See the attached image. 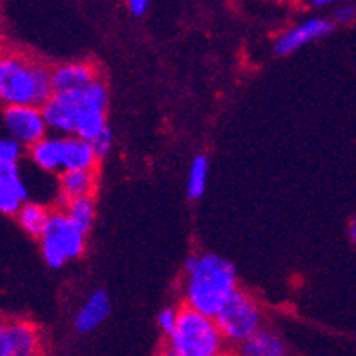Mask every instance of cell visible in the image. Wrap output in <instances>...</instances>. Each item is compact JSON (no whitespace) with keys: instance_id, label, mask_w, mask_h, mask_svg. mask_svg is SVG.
<instances>
[{"instance_id":"1","label":"cell","mask_w":356,"mask_h":356,"mask_svg":"<svg viewBox=\"0 0 356 356\" xmlns=\"http://www.w3.org/2000/svg\"><path fill=\"white\" fill-rule=\"evenodd\" d=\"M108 88L102 80L97 79L82 88L55 91L44 102L42 111L49 131L93 140L108 127Z\"/></svg>"},{"instance_id":"2","label":"cell","mask_w":356,"mask_h":356,"mask_svg":"<svg viewBox=\"0 0 356 356\" xmlns=\"http://www.w3.org/2000/svg\"><path fill=\"white\" fill-rule=\"evenodd\" d=\"M53 95L51 67L11 47H0V106H40Z\"/></svg>"},{"instance_id":"3","label":"cell","mask_w":356,"mask_h":356,"mask_svg":"<svg viewBox=\"0 0 356 356\" xmlns=\"http://www.w3.org/2000/svg\"><path fill=\"white\" fill-rule=\"evenodd\" d=\"M186 304L213 316L220 313L236 287L234 266L218 254L189 257L186 262Z\"/></svg>"},{"instance_id":"4","label":"cell","mask_w":356,"mask_h":356,"mask_svg":"<svg viewBox=\"0 0 356 356\" xmlns=\"http://www.w3.org/2000/svg\"><path fill=\"white\" fill-rule=\"evenodd\" d=\"M224 343L216 320L186 305L178 311L175 331L165 337V353L173 356H216L222 353Z\"/></svg>"},{"instance_id":"5","label":"cell","mask_w":356,"mask_h":356,"mask_svg":"<svg viewBox=\"0 0 356 356\" xmlns=\"http://www.w3.org/2000/svg\"><path fill=\"white\" fill-rule=\"evenodd\" d=\"M86 231L71 220L66 211H51L47 227L40 236V251L46 264L60 269L67 260L82 257L86 249Z\"/></svg>"},{"instance_id":"6","label":"cell","mask_w":356,"mask_h":356,"mask_svg":"<svg viewBox=\"0 0 356 356\" xmlns=\"http://www.w3.org/2000/svg\"><path fill=\"white\" fill-rule=\"evenodd\" d=\"M224 342L240 346L262 329V311L244 291L236 289L229 302L215 316Z\"/></svg>"},{"instance_id":"7","label":"cell","mask_w":356,"mask_h":356,"mask_svg":"<svg viewBox=\"0 0 356 356\" xmlns=\"http://www.w3.org/2000/svg\"><path fill=\"white\" fill-rule=\"evenodd\" d=\"M2 124L8 136L22 147H31L49 131L40 106H8L2 109Z\"/></svg>"},{"instance_id":"8","label":"cell","mask_w":356,"mask_h":356,"mask_svg":"<svg viewBox=\"0 0 356 356\" xmlns=\"http://www.w3.org/2000/svg\"><path fill=\"white\" fill-rule=\"evenodd\" d=\"M334 24L327 19H320V17H314V19H307L304 22L296 24L295 28L287 29L286 33H282L275 42V51L277 55H291L295 53L296 49H300L305 44L314 42L318 38L325 37L333 31Z\"/></svg>"},{"instance_id":"9","label":"cell","mask_w":356,"mask_h":356,"mask_svg":"<svg viewBox=\"0 0 356 356\" xmlns=\"http://www.w3.org/2000/svg\"><path fill=\"white\" fill-rule=\"evenodd\" d=\"M42 351V337L37 325L28 320H8L10 356H35Z\"/></svg>"},{"instance_id":"10","label":"cell","mask_w":356,"mask_h":356,"mask_svg":"<svg viewBox=\"0 0 356 356\" xmlns=\"http://www.w3.org/2000/svg\"><path fill=\"white\" fill-rule=\"evenodd\" d=\"M64 147L66 136H44L29 147V159L33 164L47 173H62L64 171Z\"/></svg>"},{"instance_id":"11","label":"cell","mask_w":356,"mask_h":356,"mask_svg":"<svg viewBox=\"0 0 356 356\" xmlns=\"http://www.w3.org/2000/svg\"><path fill=\"white\" fill-rule=\"evenodd\" d=\"M99 79L97 67L89 62H67L51 70L53 93L66 91V89L82 88Z\"/></svg>"},{"instance_id":"12","label":"cell","mask_w":356,"mask_h":356,"mask_svg":"<svg viewBox=\"0 0 356 356\" xmlns=\"http://www.w3.org/2000/svg\"><path fill=\"white\" fill-rule=\"evenodd\" d=\"M111 313V300L106 291H95L89 296L86 304L80 307L79 314L75 316V329L79 333L88 334L93 333L95 329H99Z\"/></svg>"},{"instance_id":"13","label":"cell","mask_w":356,"mask_h":356,"mask_svg":"<svg viewBox=\"0 0 356 356\" xmlns=\"http://www.w3.org/2000/svg\"><path fill=\"white\" fill-rule=\"evenodd\" d=\"M95 188V169H66L60 173V195L64 202L79 197H93Z\"/></svg>"},{"instance_id":"14","label":"cell","mask_w":356,"mask_h":356,"mask_svg":"<svg viewBox=\"0 0 356 356\" xmlns=\"http://www.w3.org/2000/svg\"><path fill=\"white\" fill-rule=\"evenodd\" d=\"M66 136V135H64ZM100 156L97 155L91 140L80 138V136H66V147H64V171L66 169H95Z\"/></svg>"},{"instance_id":"15","label":"cell","mask_w":356,"mask_h":356,"mask_svg":"<svg viewBox=\"0 0 356 356\" xmlns=\"http://www.w3.org/2000/svg\"><path fill=\"white\" fill-rule=\"evenodd\" d=\"M240 353L244 356H284L287 349L280 338L271 331H257L244 343H240Z\"/></svg>"},{"instance_id":"16","label":"cell","mask_w":356,"mask_h":356,"mask_svg":"<svg viewBox=\"0 0 356 356\" xmlns=\"http://www.w3.org/2000/svg\"><path fill=\"white\" fill-rule=\"evenodd\" d=\"M15 216H17V222H19V225L26 231V233L40 238L44 234V231H46L51 211H47L46 207L40 206V204L24 202L22 207H20L19 213Z\"/></svg>"},{"instance_id":"17","label":"cell","mask_w":356,"mask_h":356,"mask_svg":"<svg viewBox=\"0 0 356 356\" xmlns=\"http://www.w3.org/2000/svg\"><path fill=\"white\" fill-rule=\"evenodd\" d=\"M64 204H66V207H64L66 215L79 225L80 229L89 233V229H91V225L95 222L93 197L71 198V200H66Z\"/></svg>"},{"instance_id":"18","label":"cell","mask_w":356,"mask_h":356,"mask_svg":"<svg viewBox=\"0 0 356 356\" xmlns=\"http://www.w3.org/2000/svg\"><path fill=\"white\" fill-rule=\"evenodd\" d=\"M207 171H209V160L204 155L195 156L188 175V197L191 200H198L206 191Z\"/></svg>"},{"instance_id":"19","label":"cell","mask_w":356,"mask_h":356,"mask_svg":"<svg viewBox=\"0 0 356 356\" xmlns=\"http://www.w3.org/2000/svg\"><path fill=\"white\" fill-rule=\"evenodd\" d=\"M26 200L28 198L24 197L19 189H15L11 184L0 178V213L2 215H17Z\"/></svg>"},{"instance_id":"20","label":"cell","mask_w":356,"mask_h":356,"mask_svg":"<svg viewBox=\"0 0 356 356\" xmlns=\"http://www.w3.org/2000/svg\"><path fill=\"white\" fill-rule=\"evenodd\" d=\"M22 155V145L11 136H0V162L6 160H19Z\"/></svg>"},{"instance_id":"21","label":"cell","mask_w":356,"mask_h":356,"mask_svg":"<svg viewBox=\"0 0 356 356\" xmlns=\"http://www.w3.org/2000/svg\"><path fill=\"white\" fill-rule=\"evenodd\" d=\"M91 144H93L95 151H97V155L102 159V156L109 155V151H111L113 147V133L109 127H106L102 133H99V135L95 136L93 140H91Z\"/></svg>"},{"instance_id":"22","label":"cell","mask_w":356,"mask_h":356,"mask_svg":"<svg viewBox=\"0 0 356 356\" xmlns=\"http://www.w3.org/2000/svg\"><path fill=\"white\" fill-rule=\"evenodd\" d=\"M177 322H178V311L171 309V307H169V309L160 311L159 318H156L160 331H162L165 337H169V334L173 333L175 327H177Z\"/></svg>"},{"instance_id":"23","label":"cell","mask_w":356,"mask_h":356,"mask_svg":"<svg viewBox=\"0 0 356 356\" xmlns=\"http://www.w3.org/2000/svg\"><path fill=\"white\" fill-rule=\"evenodd\" d=\"M334 22L338 24H351L356 20V6L355 4H343L334 10L333 15Z\"/></svg>"},{"instance_id":"24","label":"cell","mask_w":356,"mask_h":356,"mask_svg":"<svg viewBox=\"0 0 356 356\" xmlns=\"http://www.w3.org/2000/svg\"><path fill=\"white\" fill-rule=\"evenodd\" d=\"M0 356H10L8 353V320L0 316Z\"/></svg>"},{"instance_id":"25","label":"cell","mask_w":356,"mask_h":356,"mask_svg":"<svg viewBox=\"0 0 356 356\" xmlns=\"http://www.w3.org/2000/svg\"><path fill=\"white\" fill-rule=\"evenodd\" d=\"M127 6L135 17H142L149 8V0H127Z\"/></svg>"},{"instance_id":"26","label":"cell","mask_w":356,"mask_h":356,"mask_svg":"<svg viewBox=\"0 0 356 356\" xmlns=\"http://www.w3.org/2000/svg\"><path fill=\"white\" fill-rule=\"evenodd\" d=\"M349 238L356 245V216L351 220V224H349Z\"/></svg>"},{"instance_id":"27","label":"cell","mask_w":356,"mask_h":356,"mask_svg":"<svg viewBox=\"0 0 356 356\" xmlns=\"http://www.w3.org/2000/svg\"><path fill=\"white\" fill-rule=\"evenodd\" d=\"M334 2H340V0H311V4H313L314 8H323V6H331V4H334Z\"/></svg>"},{"instance_id":"28","label":"cell","mask_w":356,"mask_h":356,"mask_svg":"<svg viewBox=\"0 0 356 356\" xmlns=\"http://www.w3.org/2000/svg\"><path fill=\"white\" fill-rule=\"evenodd\" d=\"M2 33H4V15H2V8H0V40H2Z\"/></svg>"}]
</instances>
